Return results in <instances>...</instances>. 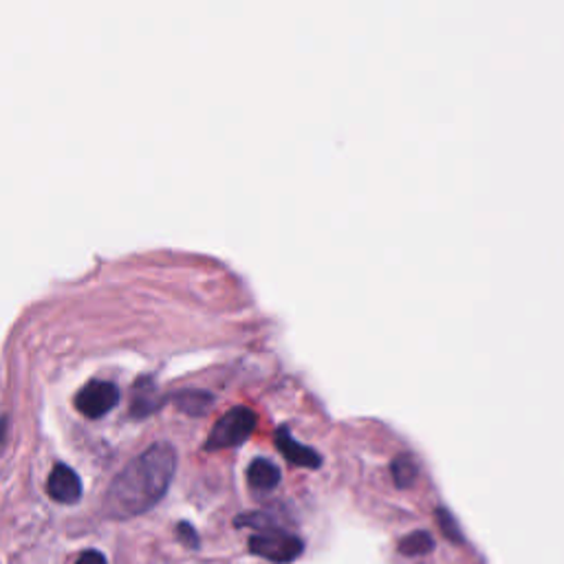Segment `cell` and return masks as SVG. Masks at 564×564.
<instances>
[{
    "label": "cell",
    "instance_id": "cell-11",
    "mask_svg": "<svg viewBox=\"0 0 564 564\" xmlns=\"http://www.w3.org/2000/svg\"><path fill=\"white\" fill-rule=\"evenodd\" d=\"M210 402H212V397L206 395V393H199V391L179 395V408H183L185 413H191V415H204L208 410Z\"/></svg>",
    "mask_w": 564,
    "mask_h": 564
},
{
    "label": "cell",
    "instance_id": "cell-14",
    "mask_svg": "<svg viewBox=\"0 0 564 564\" xmlns=\"http://www.w3.org/2000/svg\"><path fill=\"white\" fill-rule=\"evenodd\" d=\"M75 564H109V562H107V555H105L102 551L88 549V551H84V553L77 557Z\"/></svg>",
    "mask_w": 564,
    "mask_h": 564
},
{
    "label": "cell",
    "instance_id": "cell-3",
    "mask_svg": "<svg viewBox=\"0 0 564 564\" xmlns=\"http://www.w3.org/2000/svg\"><path fill=\"white\" fill-rule=\"evenodd\" d=\"M249 551L275 564H290L301 557V553L305 551V542L303 538L285 529H271V531H260L252 536Z\"/></svg>",
    "mask_w": 564,
    "mask_h": 564
},
{
    "label": "cell",
    "instance_id": "cell-9",
    "mask_svg": "<svg viewBox=\"0 0 564 564\" xmlns=\"http://www.w3.org/2000/svg\"><path fill=\"white\" fill-rule=\"evenodd\" d=\"M391 473H393L395 486L400 490H406V488H410L417 481L419 467H417V463H415V458L410 454H400V456H395V461L391 465Z\"/></svg>",
    "mask_w": 564,
    "mask_h": 564
},
{
    "label": "cell",
    "instance_id": "cell-8",
    "mask_svg": "<svg viewBox=\"0 0 564 564\" xmlns=\"http://www.w3.org/2000/svg\"><path fill=\"white\" fill-rule=\"evenodd\" d=\"M155 408H159L157 387L150 378H142L135 384V391H133V415L135 417H148Z\"/></svg>",
    "mask_w": 564,
    "mask_h": 564
},
{
    "label": "cell",
    "instance_id": "cell-2",
    "mask_svg": "<svg viewBox=\"0 0 564 564\" xmlns=\"http://www.w3.org/2000/svg\"><path fill=\"white\" fill-rule=\"evenodd\" d=\"M258 424V417L252 408L247 406H236L232 410H228L212 428L206 450H225V447H238L243 445L254 428Z\"/></svg>",
    "mask_w": 564,
    "mask_h": 564
},
{
    "label": "cell",
    "instance_id": "cell-10",
    "mask_svg": "<svg viewBox=\"0 0 564 564\" xmlns=\"http://www.w3.org/2000/svg\"><path fill=\"white\" fill-rule=\"evenodd\" d=\"M432 549H434V538L428 531H413L406 538H402V542H400V553L408 555V557L426 555Z\"/></svg>",
    "mask_w": 564,
    "mask_h": 564
},
{
    "label": "cell",
    "instance_id": "cell-5",
    "mask_svg": "<svg viewBox=\"0 0 564 564\" xmlns=\"http://www.w3.org/2000/svg\"><path fill=\"white\" fill-rule=\"evenodd\" d=\"M47 492L60 505H75L82 499L84 488H82V479L77 477L75 469H71L64 463H58L49 475Z\"/></svg>",
    "mask_w": 564,
    "mask_h": 564
},
{
    "label": "cell",
    "instance_id": "cell-6",
    "mask_svg": "<svg viewBox=\"0 0 564 564\" xmlns=\"http://www.w3.org/2000/svg\"><path fill=\"white\" fill-rule=\"evenodd\" d=\"M273 439H275V447L280 450V454L285 456L290 463L301 465V467H309V469H318L322 465V456L314 447L296 441L287 426L278 428Z\"/></svg>",
    "mask_w": 564,
    "mask_h": 564
},
{
    "label": "cell",
    "instance_id": "cell-4",
    "mask_svg": "<svg viewBox=\"0 0 564 564\" xmlns=\"http://www.w3.org/2000/svg\"><path fill=\"white\" fill-rule=\"evenodd\" d=\"M120 389L113 382L90 380L75 395V408L88 419H102L120 404Z\"/></svg>",
    "mask_w": 564,
    "mask_h": 564
},
{
    "label": "cell",
    "instance_id": "cell-12",
    "mask_svg": "<svg viewBox=\"0 0 564 564\" xmlns=\"http://www.w3.org/2000/svg\"><path fill=\"white\" fill-rule=\"evenodd\" d=\"M437 518H439V527H441V531L445 534V538H450L452 542H461V540H463V538H461V531H458V527H456V523H454V518L450 516V512L437 510Z\"/></svg>",
    "mask_w": 564,
    "mask_h": 564
},
{
    "label": "cell",
    "instance_id": "cell-7",
    "mask_svg": "<svg viewBox=\"0 0 564 564\" xmlns=\"http://www.w3.org/2000/svg\"><path fill=\"white\" fill-rule=\"evenodd\" d=\"M280 467L269 458H254L247 467V483L256 492H271L280 486Z\"/></svg>",
    "mask_w": 564,
    "mask_h": 564
},
{
    "label": "cell",
    "instance_id": "cell-13",
    "mask_svg": "<svg viewBox=\"0 0 564 564\" xmlns=\"http://www.w3.org/2000/svg\"><path fill=\"white\" fill-rule=\"evenodd\" d=\"M176 538L191 549H197L199 547V534L197 529L191 525V523H179L176 525Z\"/></svg>",
    "mask_w": 564,
    "mask_h": 564
},
{
    "label": "cell",
    "instance_id": "cell-1",
    "mask_svg": "<svg viewBox=\"0 0 564 564\" xmlns=\"http://www.w3.org/2000/svg\"><path fill=\"white\" fill-rule=\"evenodd\" d=\"M176 473V450L161 441L133 458L113 479L105 512L115 520H128L150 512L168 492Z\"/></svg>",
    "mask_w": 564,
    "mask_h": 564
}]
</instances>
